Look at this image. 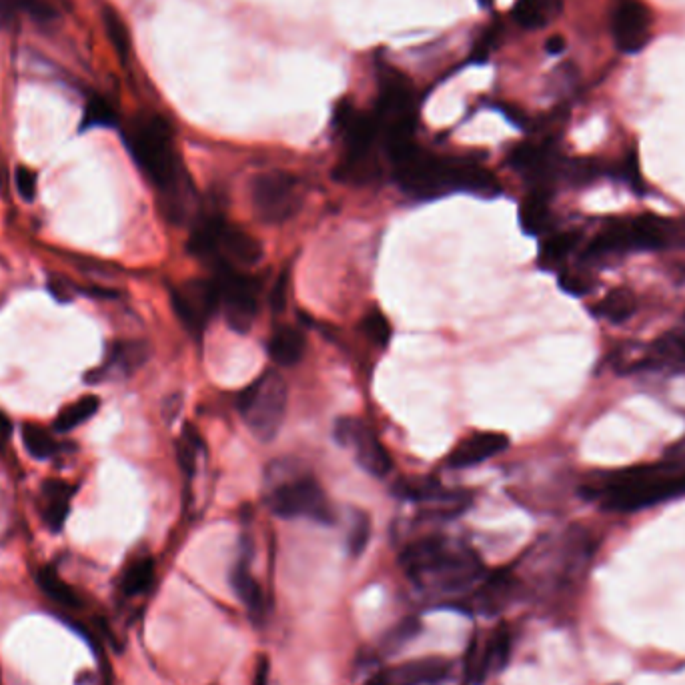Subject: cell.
<instances>
[{
	"label": "cell",
	"mask_w": 685,
	"mask_h": 685,
	"mask_svg": "<svg viewBox=\"0 0 685 685\" xmlns=\"http://www.w3.org/2000/svg\"><path fill=\"white\" fill-rule=\"evenodd\" d=\"M401 567L421 591L437 595L469 593L487 575L473 549L445 537L409 543L401 553Z\"/></svg>",
	"instance_id": "obj_1"
},
{
	"label": "cell",
	"mask_w": 685,
	"mask_h": 685,
	"mask_svg": "<svg viewBox=\"0 0 685 685\" xmlns=\"http://www.w3.org/2000/svg\"><path fill=\"white\" fill-rule=\"evenodd\" d=\"M587 499L607 511L631 513L685 493V469L675 463H653L597 475L581 485Z\"/></svg>",
	"instance_id": "obj_2"
},
{
	"label": "cell",
	"mask_w": 685,
	"mask_h": 685,
	"mask_svg": "<svg viewBox=\"0 0 685 685\" xmlns=\"http://www.w3.org/2000/svg\"><path fill=\"white\" fill-rule=\"evenodd\" d=\"M375 105L371 109L381 137V151L389 161L415 143L419 125V95L413 81L385 57L373 61Z\"/></svg>",
	"instance_id": "obj_3"
},
{
	"label": "cell",
	"mask_w": 685,
	"mask_h": 685,
	"mask_svg": "<svg viewBox=\"0 0 685 685\" xmlns=\"http://www.w3.org/2000/svg\"><path fill=\"white\" fill-rule=\"evenodd\" d=\"M123 141L143 175L167 195L191 181L175 151L171 125L161 115H139L123 131Z\"/></svg>",
	"instance_id": "obj_4"
},
{
	"label": "cell",
	"mask_w": 685,
	"mask_h": 685,
	"mask_svg": "<svg viewBox=\"0 0 685 685\" xmlns=\"http://www.w3.org/2000/svg\"><path fill=\"white\" fill-rule=\"evenodd\" d=\"M333 129L343 143V157L335 169V179L353 185L375 183L381 175L379 155L383 151L373 113L359 109L349 99H341L333 109Z\"/></svg>",
	"instance_id": "obj_5"
},
{
	"label": "cell",
	"mask_w": 685,
	"mask_h": 685,
	"mask_svg": "<svg viewBox=\"0 0 685 685\" xmlns=\"http://www.w3.org/2000/svg\"><path fill=\"white\" fill-rule=\"evenodd\" d=\"M389 163L393 177L405 195L419 201H431L459 191L467 159L433 155L413 143L391 157Z\"/></svg>",
	"instance_id": "obj_6"
},
{
	"label": "cell",
	"mask_w": 685,
	"mask_h": 685,
	"mask_svg": "<svg viewBox=\"0 0 685 685\" xmlns=\"http://www.w3.org/2000/svg\"><path fill=\"white\" fill-rule=\"evenodd\" d=\"M671 239V223L655 215L609 219L599 235L585 247L583 261L591 267L635 251L663 249Z\"/></svg>",
	"instance_id": "obj_7"
},
{
	"label": "cell",
	"mask_w": 685,
	"mask_h": 685,
	"mask_svg": "<svg viewBox=\"0 0 685 685\" xmlns=\"http://www.w3.org/2000/svg\"><path fill=\"white\" fill-rule=\"evenodd\" d=\"M287 403L289 389L285 379L277 371H269L243 391L239 409L253 435L261 441H271L285 421Z\"/></svg>",
	"instance_id": "obj_8"
},
{
	"label": "cell",
	"mask_w": 685,
	"mask_h": 685,
	"mask_svg": "<svg viewBox=\"0 0 685 685\" xmlns=\"http://www.w3.org/2000/svg\"><path fill=\"white\" fill-rule=\"evenodd\" d=\"M251 201L259 221L283 225L293 219L301 207L297 179L287 171H267L253 179Z\"/></svg>",
	"instance_id": "obj_9"
},
{
	"label": "cell",
	"mask_w": 685,
	"mask_h": 685,
	"mask_svg": "<svg viewBox=\"0 0 685 685\" xmlns=\"http://www.w3.org/2000/svg\"><path fill=\"white\" fill-rule=\"evenodd\" d=\"M269 505L273 513L283 519L305 517L323 525H331L335 521L327 495L323 493L321 485L309 475L281 481L273 489Z\"/></svg>",
	"instance_id": "obj_10"
},
{
	"label": "cell",
	"mask_w": 685,
	"mask_h": 685,
	"mask_svg": "<svg viewBox=\"0 0 685 685\" xmlns=\"http://www.w3.org/2000/svg\"><path fill=\"white\" fill-rule=\"evenodd\" d=\"M219 309L235 333H249L257 317V285L251 277L233 267H219L215 275Z\"/></svg>",
	"instance_id": "obj_11"
},
{
	"label": "cell",
	"mask_w": 685,
	"mask_h": 685,
	"mask_svg": "<svg viewBox=\"0 0 685 685\" xmlns=\"http://www.w3.org/2000/svg\"><path fill=\"white\" fill-rule=\"evenodd\" d=\"M335 441L353 451L355 461L373 477H387L393 469V459L373 429L357 417H339L333 429Z\"/></svg>",
	"instance_id": "obj_12"
},
{
	"label": "cell",
	"mask_w": 685,
	"mask_h": 685,
	"mask_svg": "<svg viewBox=\"0 0 685 685\" xmlns=\"http://www.w3.org/2000/svg\"><path fill=\"white\" fill-rule=\"evenodd\" d=\"M171 303L185 325L195 337H201L207 323L219 309V289L215 279H191L171 291Z\"/></svg>",
	"instance_id": "obj_13"
},
{
	"label": "cell",
	"mask_w": 685,
	"mask_h": 685,
	"mask_svg": "<svg viewBox=\"0 0 685 685\" xmlns=\"http://www.w3.org/2000/svg\"><path fill=\"white\" fill-rule=\"evenodd\" d=\"M511 651V633L505 625L495 627L489 633L475 635L471 639L467 661H465V679L467 685H481L491 675L499 673Z\"/></svg>",
	"instance_id": "obj_14"
},
{
	"label": "cell",
	"mask_w": 685,
	"mask_h": 685,
	"mask_svg": "<svg viewBox=\"0 0 685 685\" xmlns=\"http://www.w3.org/2000/svg\"><path fill=\"white\" fill-rule=\"evenodd\" d=\"M561 157L551 141L521 143L509 153V165L535 185L533 191H547L549 183L561 171ZM549 193V191H547Z\"/></svg>",
	"instance_id": "obj_15"
},
{
	"label": "cell",
	"mask_w": 685,
	"mask_h": 685,
	"mask_svg": "<svg viewBox=\"0 0 685 685\" xmlns=\"http://www.w3.org/2000/svg\"><path fill=\"white\" fill-rule=\"evenodd\" d=\"M615 47L625 55L641 53L651 39V15L639 0H619L611 17Z\"/></svg>",
	"instance_id": "obj_16"
},
{
	"label": "cell",
	"mask_w": 685,
	"mask_h": 685,
	"mask_svg": "<svg viewBox=\"0 0 685 685\" xmlns=\"http://www.w3.org/2000/svg\"><path fill=\"white\" fill-rule=\"evenodd\" d=\"M517 579L511 571H495L481 579L473 589L469 605L481 615H497L513 599Z\"/></svg>",
	"instance_id": "obj_17"
},
{
	"label": "cell",
	"mask_w": 685,
	"mask_h": 685,
	"mask_svg": "<svg viewBox=\"0 0 685 685\" xmlns=\"http://www.w3.org/2000/svg\"><path fill=\"white\" fill-rule=\"evenodd\" d=\"M393 685H439L451 675V661L443 657H423L385 669Z\"/></svg>",
	"instance_id": "obj_18"
},
{
	"label": "cell",
	"mask_w": 685,
	"mask_h": 685,
	"mask_svg": "<svg viewBox=\"0 0 685 685\" xmlns=\"http://www.w3.org/2000/svg\"><path fill=\"white\" fill-rule=\"evenodd\" d=\"M509 445L507 435L503 433H493V431H483L475 433L467 439H463L449 455V465L463 469V467H473L479 465L487 459H493L501 451H505Z\"/></svg>",
	"instance_id": "obj_19"
},
{
	"label": "cell",
	"mask_w": 685,
	"mask_h": 685,
	"mask_svg": "<svg viewBox=\"0 0 685 685\" xmlns=\"http://www.w3.org/2000/svg\"><path fill=\"white\" fill-rule=\"evenodd\" d=\"M75 489L63 479H49L43 485V519L53 533L63 531L73 501Z\"/></svg>",
	"instance_id": "obj_20"
},
{
	"label": "cell",
	"mask_w": 685,
	"mask_h": 685,
	"mask_svg": "<svg viewBox=\"0 0 685 685\" xmlns=\"http://www.w3.org/2000/svg\"><path fill=\"white\" fill-rule=\"evenodd\" d=\"M563 13V0H517L511 17L525 31L549 27Z\"/></svg>",
	"instance_id": "obj_21"
},
{
	"label": "cell",
	"mask_w": 685,
	"mask_h": 685,
	"mask_svg": "<svg viewBox=\"0 0 685 685\" xmlns=\"http://www.w3.org/2000/svg\"><path fill=\"white\" fill-rule=\"evenodd\" d=\"M149 357V347L143 341H117L107 355V361L101 369L91 371L89 375H99V373H113L121 371L123 375H129L137 371Z\"/></svg>",
	"instance_id": "obj_22"
},
{
	"label": "cell",
	"mask_w": 685,
	"mask_h": 685,
	"mask_svg": "<svg viewBox=\"0 0 685 685\" xmlns=\"http://www.w3.org/2000/svg\"><path fill=\"white\" fill-rule=\"evenodd\" d=\"M307 349L305 335L289 325L277 327L275 333L269 339V355L271 359L281 367H293L297 365Z\"/></svg>",
	"instance_id": "obj_23"
},
{
	"label": "cell",
	"mask_w": 685,
	"mask_h": 685,
	"mask_svg": "<svg viewBox=\"0 0 685 685\" xmlns=\"http://www.w3.org/2000/svg\"><path fill=\"white\" fill-rule=\"evenodd\" d=\"M643 365L685 369V331H673L659 337L647 351Z\"/></svg>",
	"instance_id": "obj_24"
},
{
	"label": "cell",
	"mask_w": 685,
	"mask_h": 685,
	"mask_svg": "<svg viewBox=\"0 0 685 685\" xmlns=\"http://www.w3.org/2000/svg\"><path fill=\"white\" fill-rule=\"evenodd\" d=\"M519 225L525 235H541L551 225V209H549V193L547 191H531L519 207Z\"/></svg>",
	"instance_id": "obj_25"
},
{
	"label": "cell",
	"mask_w": 685,
	"mask_h": 685,
	"mask_svg": "<svg viewBox=\"0 0 685 685\" xmlns=\"http://www.w3.org/2000/svg\"><path fill=\"white\" fill-rule=\"evenodd\" d=\"M231 585L235 589V595L241 599L245 609L253 617H261L265 613V593L259 581L253 577L249 567L245 563H239L231 573Z\"/></svg>",
	"instance_id": "obj_26"
},
{
	"label": "cell",
	"mask_w": 685,
	"mask_h": 685,
	"mask_svg": "<svg viewBox=\"0 0 685 685\" xmlns=\"http://www.w3.org/2000/svg\"><path fill=\"white\" fill-rule=\"evenodd\" d=\"M37 583L41 591L51 597L55 603L69 607V609H81L83 599L75 587H71L53 567H41L37 571Z\"/></svg>",
	"instance_id": "obj_27"
},
{
	"label": "cell",
	"mask_w": 685,
	"mask_h": 685,
	"mask_svg": "<svg viewBox=\"0 0 685 685\" xmlns=\"http://www.w3.org/2000/svg\"><path fill=\"white\" fill-rule=\"evenodd\" d=\"M635 309H637V301L627 289H613L591 311L595 317L619 325V323L629 321L635 315Z\"/></svg>",
	"instance_id": "obj_28"
},
{
	"label": "cell",
	"mask_w": 685,
	"mask_h": 685,
	"mask_svg": "<svg viewBox=\"0 0 685 685\" xmlns=\"http://www.w3.org/2000/svg\"><path fill=\"white\" fill-rule=\"evenodd\" d=\"M101 409V399L97 395H85L77 401H73L71 405H67L65 409H61V413L55 419V429L61 433H69L73 429H77L79 425L87 423L89 419H93Z\"/></svg>",
	"instance_id": "obj_29"
},
{
	"label": "cell",
	"mask_w": 685,
	"mask_h": 685,
	"mask_svg": "<svg viewBox=\"0 0 685 685\" xmlns=\"http://www.w3.org/2000/svg\"><path fill=\"white\" fill-rule=\"evenodd\" d=\"M155 581V561L151 557L135 559L121 577V591L129 597L143 595Z\"/></svg>",
	"instance_id": "obj_30"
},
{
	"label": "cell",
	"mask_w": 685,
	"mask_h": 685,
	"mask_svg": "<svg viewBox=\"0 0 685 685\" xmlns=\"http://www.w3.org/2000/svg\"><path fill=\"white\" fill-rule=\"evenodd\" d=\"M579 245V235L573 231H565V233H555L551 237H547L541 245L539 251V263L545 269H553L557 265H561Z\"/></svg>",
	"instance_id": "obj_31"
},
{
	"label": "cell",
	"mask_w": 685,
	"mask_h": 685,
	"mask_svg": "<svg viewBox=\"0 0 685 685\" xmlns=\"http://www.w3.org/2000/svg\"><path fill=\"white\" fill-rule=\"evenodd\" d=\"M503 35V25L499 19H493L491 23H487L481 33L477 35V39L471 45V53L467 57V65H485L491 57V53L497 49L499 41Z\"/></svg>",
	"instance_id": "obj_32"
},
{
	"label": "cell",
	"mask_w": 685,
	"mask_h": 685,
	"mask_svg": "<svg viewBox=\"0 0 685 685\" xmlns=\"http://www.w3.org/2000/svg\"><path fill=\"white\" fill-rule=\"evenodd\" d=\"M21 437H23L25 449L35 459H49L59 451V443L55 441V437L37 423H27L21 431Z\"/></svg>",
	"instance_id": "obj_33"
},
{
	"label": "cell",
	"mask_w": 685,
	"mask_h": 685,
	"mask_svg": "<svg viewBox=\"0 0 685 685\" xmlns=\"http://www.w3.org/2000/svg\"><path fill=\"white\" fill-rule=\"evenodd\" d=\"M201 451H203V439H201L199 431L193 425H185L181 439L177 443V457H179V465L187 477H191L197 471Z\"/></svg>",
	"instance_id": "obj_34"
},
{
	"label": "cell",
	"mask_w": 685,
	"mask_h": 685,
	"mask_svg": "<svg viewBox=\"0 0 685 685\" xmlns=\"http://www.w3.org/2000/svg\"><path fill=\"white\" fill-rule=\"evenodd\" d=\"M103 23H105V31H107V37L111 41V45L115 47L117 55L127 61L129 55H131V33H129V27L127 23L121 19V15L107 7L103 11Z\"/></svg>",
	"instance_id": "obj_35"
},
{
	"label": "cell",
	"mask_w": 685,
	"mask_h": 685,
	"mask_svg": "<svg viewBox=\"0 0 685 685\" xmlns=\"http://www.w3.org/2000/svg\"><path fill=\"white\" fill-rule=\"evenodd\" d=\"M117 125V113L111 107V103L99 95L91 97L87 107H85V115H83V123H81V131H89V129H109Z\"/></svg>",
	"instance_id": "obj_36"
},
{
	"label": "cell",
	"mask_w": 685,
	"mask_h": 685,
	"mask_svg": "<svg viewBox=\"0 0 685 685\" xmlns=\"http://www.w3.org/2000/svg\"><path fill=\"white\" fill-rule=\"evenodd\" d=\"M361 333L365 335V339H367L371 345L381 347V349L387 347V343L391 341V335H393L387 317H385L381 311H377V309L369 311V313L361 319Z\"/></svg>",
	"instance_id": "obj_37"
},
{
	"label": "cell",
	"mask_w": 685,
	"mask_h": 685,
	"mask_svg": "<svg viewBox=\"0 0 685 685\" xmlns=\"http://www.w3.org/2000/svg\"><path fill=\"white\" fill-rule=\"evenodd\" d=\"M601 173V167L593 159H571L561 163L559 175H563L571 185H589Z\"/></svg>",
	"instance_id": "obj_38"
},
{
	"label": "cell",
	"mask_w": 685,
	"mask_h": 685,
	"mask_svg": "<svg viewBox=\"0 0 685 685\" xmlns=\"http://www.w3.org/2000/svg\"><path fill=\"white\" fill-rule=\"evenodd\" d=\"M371 539V519L363 511L353 513V521L347 535V547L353 557H361Z\"/></svg>",
	"instance_id": "obj_39"
},
{
	"label": "cell",
	"mask_w": 685,
	"mask_h": 685,
	"mask_svg": "<svg viewBox=\"0 0 685 685\" xmlns=\"http://www.w3.org/2000/svg\"><path fill=\"white\" fill-rule=\"evenodd\" d=\"M615 177L619 181H623L635 195L645 193V183H643V177L639 171V161H637V155L633 151L615 167Z\"/></svg>",
	"instance_id": "obj_40"
},
{
	"label": "cell",
	"mask_w": 685,
	"mask_h": 685,
	"mask_svg": "<svg viewBox=\"0 0 685 685\" xmlns=\"http://www.w3.org/2000/svg\"><path fill=\"white\" fill-rule=\"evenodd\" d=\"M559 287L571 297H585L593 291L595 281L591 275L581 271H563L559 275Z\"/></svg>",
	"instance_id": "obj_41"
},
{
	"label": "cell",
	"mask_w": 685,
	"mask_h": 685,
	"mask_svg": "<svg viewBox=\"0 0 685 685\" xmlns=\"http://www.w3.org/2000/svg\"><path fill=\"white\" fill-rule=\"evenodd\" d=\"M15 185H17V193L21 195V199L25 203H33L37 199L39 179H37V173L33 169L19 167L15 173Z\"/></svg>",
	"instance_id": "obj_42"
},
{
	"label": "cell",
	"mask_w": 685,
	"mask_h": 685,
	"mask_svg": "<svg viewBox=\"0 0 685 685\" xmlns=\"http://www.w3.org/2000/svg\"><path fill=\"white\" fill-rule=\"evenodd\" d=\"M17 3L15 0H0V29H9L17 21Z\"/></svg>",
	"instance_id": "obj_43"
},
{
	"label": "cell",
	"mask_w": 685,
	"mask_h": 685,
	"mask_svg": "<svg viewBox=\"0 0 685 685\" xmlns=\"http://www.w3.org/2000/svg\"><path fill=\"white\" fill-rule=\"evenodd\" d=\"M49 291L53 293V297H57L59 301H65V303L71 301V299L75 297L71 285H69L67 279H63V277H53V279L49 281Z\"/></svg>",
	"instance_id": "obj_44"
},
{
	"label": "cell",
	"mask_w": 685,
	"mask_h": 685,
	"mask_svg": "<svg viewBox=\"0 0 685 685\" xmlns=\"http://www.w3.org/2000/svg\"><path fill=\"white\" fill-rule=\"evenodd\" d=\"M565 47H567V43H565V39L559 37V35L549 37L547 43H545V51H547V55H551V57H559L561 53H565Z\"/></svg>",
	"instance_id": "obj_45"
},
{
	"label": "cell",
	"mask_w": 685,
	"mask_h": 685,
	"mask_svg": "<svg viewBox=\"0 0 685 685\" xmlns=\"http://www.w3.org/2000/svg\"><path fill=\"white\" fill-rule=\"evenodd\" d=\"M269 659L267 657H261L259 659V665H257V671H255V681L253 685H269Z\"/></svg>",
	"instance_id": "obj_46"
},
{
	"label": "cell",
	"mask_w": 685,
	"mask_h": 685,
	"mask_svg": "<svg viewBox=\"0 0 685 685\" xmlns=\"http://www.w3.org/2000/svg\"><path fill=\"white\" fill-rule=\"evenodd\" d=\"M11 435H13V423L3 411H0V445H5L11 439Z\"/></svg>",
	"instance_id": "obj_47"
},
{
	"label": "cell",
	"mask_w": 685,
	"mask_h": 685,
	"mask_svg": "<svg viewBox=\"0 0 685 685\" xmlns=\"http://www.w3.org/2000/svg\"><path fill=\"white\" fill-rule=\"evenodd\" d=\"M365 685H393V683H391V679L387 677V673L381 671V673H375Z\"/></svg>",
	"instance_id": "obj_48"
},
{
	"label": "cell",
	"mask_w": 685,
	"mask_h": 685,
	"mask_svg": "<svg viewBox=\"0 0 685 685\" xmlns=\"http://www.w3.org/2000/svg\"><path fill=\"white\" fill-rule=\"evenodd\" d=\"M477 3H479V7H481V9H491L493 0H477Z\"/></svg>",
	"instance_id": "obj_49"
}]
</instances>
